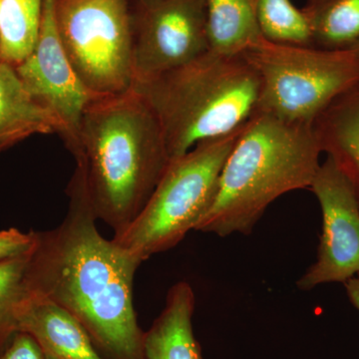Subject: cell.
Wrapping results in <instances>:
<instances>
[{"label": "cell", "instance_id": "cell-20", "mask_svg": "<svg viewBox=\"0 0 359 359\" xmlns=\"http://www.w3.org/2000/svg\"><path fill=\"white\" fill-rule=\"evenodd\" d=\"M35 244V231L25 233L15 228L0 231V263L29 254Z\"/></svg>", "mask_w": 359, "mask_h": 359}, {"label": "cell", "instance_id": "cell-1", "mask_svg": "<svg viewBox=\"0 0 359 359\" xmlns=\"http://www.w3.org/2000/svg\"><path fill=\"white\" fill-rule=\"evenodd\" d=\"M67 195L62 223L35 231L27 271L30 289L72 314L106 359H144L145 332L133 301L141 264L99 233L79 165Z\"/></svg>", "mask_w": 359, "mask_h": 359}, {"label": "cell", "instance_id": "cell-17", "mask_svg": "<svg viewBox=\"0 0 359 359\" xmlns=\"http://www.w3.org/2000/svg\"><path fill=\"white\" fill-rule=\"evenodd\" d=\"M313 45L325 49H348L359 43V0H313L306 7Z\"/></svg>", "mask_w": 359, "mask_h": 359}, {"label": "cell", "instance_id": "cell-14", "mask_svg": "<svg viewBox=\"0 0 359 359\" xmlns=\"http://www.w3.org/2000/svg\"><path fill=\"white\" fill-rule=\"evenodd\" d=\"M313 127L323 152L344 170L359 201V85L339 97Z\"/></svg>", "mask_w": 359, "mask_h": 359}, {"label": "cell", "instance_id": "cell-15", "mask_svg": "<svg viewBox=\"0 0 359 359\" xmlns=\"http://www.w3.org/2000/svg\"><path fill=\"white\" fill-rule=\"evenodd\" d=\"M259 0H205L209 50L243 55L263 36L257 23Z\"/></svg>", "mask_w": 359, "mask_h": 359}, {"label": "cell", "instance_id": "cell-7", "mask_svg": "<svg viewBox=\"0 0 359 359\" xmlns=\"http://www.w3.org/2000/svg\"><path fill=\"white\" fill-rule=\"evenodd\" d=\"M61 43L93 97L133 89V32L129 0H55Z\"/></svg>", "mask_w": 359, "mask_h": 359}, {"label": "cell", "instance_id": "cell-22", "mask_svg": "<svg viewBox=\"0 0 359 359\" xmlns=\"http://www.w3.org/2000/svg\"><path fill=\"white\" fill-rule=\"evenodd\" d=\"M344 285H346L347 295H348L351 304L359 311V273L344 283Z\"/></svg>", "mask_w": 359, "mask_h": 359}, {"label": "cell", "instance_id": "cell-24", "mask_svg": "<svg viewBox=\"0 0 359 359\" xmlns=\"http://www.w3.org/2000/svg\"><path fill=\"white\" fill-rule=\"evenodd\" d=\"M353 48L354 49V50L358 52L359 56V43L358 45H355V46H353Z\"/></svg>", "mask_w": 359, "mask_h": 359}, {"label": "cell", "instance_id": "cell-21", "mask_svg": "<svg viewBox=\"0 0 359 359\" xmlns=\"http://www.w3.org/2000/svg\"><path fill=\"white\" fill-rule=\"evenodd\" d=\"M0 359H46V356L32 335L18 332L0 351Z\"/></svg>", "mask_w": 359, "mask_h": 359}, {"label": "cell", "instance_id": "cell-8", "mask_svg": "<svg viewBox=\"0 0 359 359\" xmlns=\"http://www.w3.org/2000/svg\"><path fill=\"white\" fill-rule=\"evenodd\" d=\"M135 83L209 51L205 0H138L132 13Z\"/></svg>", "mask_w": 359, "mask_h": 359}, {"label": "cell", "instance_id": "cell-11", "mask_svg": "<svg viewBox=\"0 0 359 359\" xmlns=\"http://www.w3.org/2000/svg\"><path fill=\"white\" fill-rule=\"evenodd\" d=\"M18 330L32 335L44 353L59 359H106L72 314L39 295L26 302Z\"/></svg>", "mask_w": 359, "mask_h": 359}, {"label": "cell", "instance_id": "cell-13", "mask_svg": "<svg viewBox=\"0 0 359 359\" xmlns=\"http://www.w3.org/2000/svg\"><path fill=\"white\" fill-rule=\"evenodd\" d=\"M60 132L57 119L33 100L14 66L0 61V153L34 135Z\"/></svg>", "mask_w": 359, "mask_h": 359}, {"label": "cell", "instance_id": "cell-16", "mask_svg": "<svg viewBox=\"0 0 359 359\" xmlns=\"http://www.w3.org/2000/svg\"><path fill=\"white\" fill-rule=\"evenodd\" d=\"M43 0H0V61L18 66L36 46Z\"/></svg>", "mask_w": 359, "mask_h": 359}, {"label": "cell", "instance_id": "cell-18", "mask_svg": "<svg viewBox=\"0 0 359 359\" xmlns=\"http://www.w3.org/2000/svg\"><path fill=\"white\" fill-rule=\"evenodd\" d=\"M257 14L264 39L278 44L314 46L309 14L292 0H259Z\"/></svg>", "mask_w": 359, "mask_h": 359}, {"label": "cell", "instance_id": "cell-12", "mask_svg": "<svg viewBox=\"0 0 359 359\" xmlns=\"http://www.w3.org/2000/svg\"><path fill=\"white\" fill-rule=\"evenodd\" d=\"M195 304L188 283L169 290L164 309L144 334V359H204L194 334Z\"/></svg>", "mask_w": 359, "mask_h": 359}, {"label": "cell", "instance_id": "cell-2", "mask_svg": "<svg viewBox=\"0 0 359 359\" xmlns=\"http://www.w3.org/2000/svg\"><path fill=\"white\" fill-rule=\"evenodd\" d=\"M74 158L94 215L115 233L138 216L171 162L157 117L134 88L92 99Z\"/></svg>", "mask_w": 359, "mask_h": 359}, {"label": "cell", "instance_id": "cell-10", "mask_svg": "<svg viewBox=\"0 0 359 359\" xmlns=\"http://www.w3.org/2000/svg\"><path fill=\"white\" fill-rule=\"evenodd\" d=\"M15 71L33 100L57 119L71 154L79 148L82 117L92 99L73 69L59 37L55 0H43L41 25L32 53Z\"/></svg>", "mask_w": 359, "mask_h": 359}, {"label": "cell", "instance_id": "cell-3", "mask_svg": "<svg viewBox=\"0 0 359 359\" xmlns=\"http://www.w3.org/2000/svg\"><path fill=\"white\" fill-rule=\"evenodd\" d=\"M321 153L313 125L257 112L226 157L214 201L195 231L221 238L250 235L271 203L311 188Z\"/></svg>", "mask_w": 359, "mask_h": 359}, {"label": "cell", "instance_id": "cell-5", "mask_svg": "<svg viewBox=\"0 0 359 359\" xmlns=\"http://www.w3.org/2000/svg\"><path fill=\"white\" fill-rule=\"evenodd\" d=\"M241 131L201 143L171 160L138 216L112 238L140 264L173 249L211 207L219 174Z\"/></svg>", "mask_w": 359, "mask_h": 359}, {"label": "cell", "instance_id": "cell-23", "mask_svg": "<svg viewBox=\"0 0 359 359\" xmlns=\"http://www.w3.org/2000/svg\"><path fill=\"white\" fill-rule=\"evenodd\" d=\"M45 353V356H46V359H59L58 358H56V356L52 355V354H50V353Z\"/></svg>", "mask_w": 359, "mask_h": 359}, {"label": "cell", "instance_id": "cell-19", "mask_svg": "<svg viewBox=\"0 0 359 359\" xmlns=\"http://www.w3.org/2000/svg\"><path fill=\"white\" fill-rule=\"evenodd\" d=\"M30 255L0 263V351L20 332L21 311L34 295L27 276Z\"/></svg>", "mask_w": 359, "mask_h": 359}, {"label": "cell", "instance_id": "cell-9", "mask_svg": "<svg viewBox=\"0 0 359 359\" xmlns=\"http://www.w3.org/2000/svg\"><path fill=\"white\" fill-rule=\"evenodd\" d=\"M309 189L320 203L323 233L316 261L297 280L302 290L344 283L359 273V201L353 183L327 156Z\"/></svg>", "mask_w": 359, "mask_h": 359}, {"label": "cell", "instance_id": "cell-6", "mask_svg": "<svg viewBox=\"0 0 359 359\" xmlns=\"http://www.w3.org/2000/svg\"><path fill=\"white\" fill-rule=\"evenodd\" d=\"M243 56L259 75L257 112L292 124L313 125L339 97L359 85V56L353 48L295 46L263 39Z\"/></svg>", "mask_w": 359, "mask_h": 359}, {"label": "cell", "instance_id": "cell-4", "mask_svg": "<svg viewBox=\"0 0 359 359\" xmlns=\"http://www.w3.org/2000/svg\"><path fill=\"white\" fill-rule=\"evenodd\" d=\"M259 87V75L244 56L209 50L133 88L157 117L173 160L244 128L257 113Z\"/></svg>", "mask_w": 359, "mask_h": 359}]
</instances>
